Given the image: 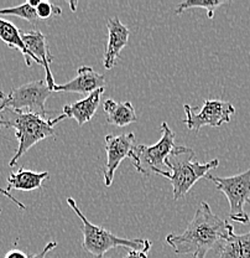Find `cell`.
Masks as SVG:
<instances>
[{"instance_id":"cell-4","label":"cell","mask_w":250,"mask_h":258,"mask_svg":"<svg viewBox=\"0 0 250 258\" xmlns=\"http://www.w3.org/2000/svg\"><path fill=\"white\" fill-rule=\"evenodd\" d=\"M67 203L71 209L76 212L77 216L82 221V232H83V243L82 247L86 252L92 254L96 258H103L106 252L110 251L117 247H125V248L133 249V251H140V249L151 248V241L146 238H122L113 235L108 230L101 226L93 225L87 217L80 211L76 201L72 198L67 199Z\"/></svg>"},{"instance_id":"cell-16","label":"cell","mask_w":250,"mask_h":258,"mask_svg":"<svg viewBox=\"0 0 250 258\" xmlns=\"http://www.w3.org/2000/svg\"><path fill=\"white\" fill-rule=\"evenodd\" d=\"M219 248V258H250V231L236 235L233 228Z\"/></svg>"},{"instance_id":"cell-17","label":"cell","mask_w":250,"mask_h":258,"mask_svg":"<svg viewBox=\"0 0 250 258\" xmlns=\"http://www.w3.org/2000/svg\"><path fill=\"white\" fill-rule=\"evenodd\" d=\"M0 40L3 42L8 45L10 48H16V50L20 51L24 55L25 58V62L28 66H31L32 61H35L37 64L39 61L35 58V56L32 55L30 51L28 50V47L25 46L23 41V37H21V31L10 21L4 20V19H0Z\"/></svg>"},{"instance_id":"cell-21","label":"cell","mask_w":250,"mask_h":258,"mask_svg":"<svg viewBox=\"0 0 250 258\" xmlns=\"http://www.w3.org/2000/svg\"><path fill=\"white\" fill-rule=\"evenodd\" d=\"M57 247V242L51 241L45 246V248H42V251H40L36 254H29V258H46L48 252H51L52 249H55Z\"/></svg>"},{"instance_id":"cell-23","label":"cell","mask_w":250,"mask_h":258,"mask_svg":"<svg viewBox=\"0 0 250 258\" xmlns=\"http://www.w3.org/2000/svg\"><path fill=\"white\" fill-rule=\"evenodd\" d=\"M0 194H2V195H4V196H7V198L9 199L10 201H13V203H14L15 205L18 206V208H20L21 210H26V206L24 205L23 203H20V201H19V200H16V199L12 195V194L7 191V189H2V187H0Z\"/></svg>"},{"instance_id":"cell-3","label":"cell","mask_w":250,"mask_h":258,"mask_svg":"<svg viewBox=\"0 0 250 258\" xmlns=\"http://www.w3.org/2000/svg\"><path fill=\"white\" fill-rule=\"evenodd\" d=\"M168 170H158L155 174L170 180L174 190V200L186 198L193 185L200 179H206L209 171L218 168L219 160L213 159L201 164L196 159L195 149L190 147H175L165 163Z\"/></svg>"},{"instance_id":"cell-5","label":"cell","mask_w":250,"mask_h":258,"mask_svg":"<svg viewBox=\"0 0 250 258\" xmlns=\"http://www.w3.org/2000/svg\"><path fill=\"white\" fill-rule=\"evenodd\" d=\"M161 132H162V136L156 144H139L131 150L129 159L131 160L138 173L150 175L151 173L155 174L158 170H163L166 166V159L176 147L175 133L166 122L161 123Z\"/></svg>"},{"instance_id":"cell-6","label":"cell","mask_w":250,"mask_h":258,"mask_svg":"<svg viewBox=\"0 0 250 258\" xmlns=\"http://www.w3.org/2000/svg\"><path fill=\"white\" fill-rule=\"evenodd\" d=\"M207 180L216 185V189L223 192L229 203V219L238 224H248L249 215L244 211L245 204L250 203V168L236 175L220 177L208 174Z\"/></svg>"},{"instance_id":"cell-9","label":"cell","mask_w":250,"mask_h":258,"mask_svg":"<svg viewBox=\"0 0 250 258\" xmlns=\"http://www.w3.org/2000/svg\"><path fill=\"white\" fill-rule=\"evenodd\" d=\"M106 152L107 161L103 168L104 185L110 186L114 180L117 169L125 158H129L131 150L134 149L135 136L134 133H123L119 136L108 134L106 136Z\"/></svg>"},{"instance_id":"cell-8","label":"cell","mask_w":250,"mask_h":258,"mask_svg":"<svg viewBox=\"0 0 250 258\" xmlns=\"http://www.w3.org/2000/svg\"><path fill=\"white\" fill-rule=\"evenodd\" d=\"M52 91L48 88L46 81H31L20 87L14 88L8 95V108L14 111L37 113L46 117V101Z\"/></svg>"},{"instance_id":"cell-1","label":"cell","mask_w":250,"mask_h":258,"mask_svg":"<svg viewBox=\"0 0 250 258\" xmlns=\"http://www.w3.org/2000/svg\"><path fill=\"white\" fill-rule=\"evenodd\" d=\"M233 226L212 211L208 203L202 201L192 221L184 233H170L166 243L177 254H192V258H206L207 253L228 237Z\"/></svg>"},{"instance_id":"cell-19","label":"cell","mask_w":250,"mask_h":258,"mask_svg":"<svg viewBox=\"0 0 250 258\" xmlns=\"http://www.w3.org/2000/svg\"><path fill=\"white\" fill-rule=\"evenodd\" d=\"M0 15H13L18 16V18L28 20L29 23L35 24L39 18H37L36 9L30 4V2L24 3V4L18 5V7L13 8H5V9H0Z\"/></svg>"},{"instance_id":"cell-12","label":"cell","mask_w":250,"mask_h":258,"mask_svg":"<svg viewBox=\"0 0 250 258\" xmlns=\"http://www.w3.org/2000/svg\"><path fill=\"white\" fill-rule=\"evenodd\" d=\"M21 37H23V41L25 46L28 47V50L35 56V58L39 61V63L44 66L45 71H46V79H45V81H46L48 88L52 91L53 87L56 86L55 79H53V75L51 72L50 67L51 62L53 61V56L51 53L50 48H48L46 36L39 29H35V30L29 32H21Z\"/></svg>"},{"instance_id":"cell-25","label":"cell","mask_w":250,"mask_h":258,"mask_svg":"<svg viewBox=\"0 0 250 258\" xmlns=\"http://www.w3.org/2000/svg\"><path fill=\"white\" fill-rule=\"evenodd\" d=\"M0 212H2V209H0Z\"/></svg>"},{"instance_id":"cell-24","label":"cell","mask_w":250,"mask_h":258,"mask_svg":"<svg viewBox=\"0 0 250 258\" xmlns=\"http://www.w3.org/2000/svg\"><path fill=\"white\" fill-rule=\"evenodd\" d=\"M8 108V95L0 91V117H2L3 112Z\"/></svg>"},{"instance_id":"cell-20","label":"cell","mask_w":250,"mask_h":258,"mask_svg":"<svg viewBox=\"0 0 250 258\" xmlns=\"http://www.w3.org/2000/svg\"><path fill=\"white\" fill-rule=\"evenodd\" d=\"M36 14L39 20H47L48 18H51L53 15H61L62 14V10L56 4H52L50 2H41L40 0V3L36 7Z\"/></svg>"},{"instance_id":"cell-14","label":"cell","mask_w":250,"mask_h":258,"mask_svg":"<svg viewBox=\"0 0 250 258\" xmlns=\"http://www.w3.org/2000/svg\"><path fill=\"white\" fill-rule=\"evenodd\" d=\"M50 174L47 171L36 173V171L28 170L25 168H20L18 171H12L8 176L7 191L10 190H20V191H32L40 189L42 182L48 179Z\"/></svg>"},{"instance_id":"cell-2","label":"cell","mask_w":250,"mask_h":258,"mask_svg":"<svg viewBox=\"0 0 250 258\" xmlns=\"http://www.w3.org/2000/svg\"><path fill=\"white\" fill-rule=\"evenodd\" d=\"M64 118L66 117L61 114L56 119H50V118L40 115L37 113L14 111L10 108L5 109L0 117V127L14 129L15 137L19 141L16 153L9 163L10 168L15 166L19 159L35 144L48 137L56 138L57 133L55 132V125L63 120Z\"/></svg>"},{"instance_id":"cell-13","label":"cell","mask_w":250,"mask_h":258,"mask_svg":"<svg viewBox=\"0 0 250 258\" xmlns=\"http://www.w3.org/2000/svg\"><path fill=\"white\" fill-rule=\"evenodd\" d=\"M104 93V88L94 91L90 96L80 99L78 102H74L72 104L63 106L62 114L66 118H72L78 123L79 127H82L85 123H88L96 114L98 109L99 103H101V97Z\"/></svg>"},{"instance_id":"cell-22","label":"cell","mask_w":250,"mask_h":258,"mask_svg":"<svg viewBox=\"0 0 250 258\" xmlns=\"http://www.w3.org/2000/svg\"><path fill=\"white\" fill-rule=\"evenodd\" d=\"M150 249L145 248V249H140V251H133L130 249L129 253L126 254L124 258H147V253H149Z\"/></svg>"},{"instance_id":"cell-7","label":"cell","mask_w":250,"mask_h":258,"mask_svg":"<svg viewBox=\"0 0 250 258\" xmlns=\"http://www.w3.org/2000/svg\"><path fill=\"white\" fill-rule=\"evenodd\" d=\"M186 119L184 123L191 131L198 132L204 125L212 128H219L224 123H229L235 108L230 102L217 101V99H204L200 112L193 111L190 104H184Z\"/></svg>"},{"instance_id":"cell-11","label":"cell","mask_w":250,"mask_h":258,"mask_svg":"<svg viewBox=\"0 0 250 258\" xmlns=\"http://www.w3.org/2000/svg\"><path fill=\"white\" fill-rule=\"evenodd\" d=\"M107 28H108V44L104 52L103 64L106 70H112L120 58L122 50L128 44L130 32L124 24H122L118 16L108 19Z\"/></svg>"},{"instance_id":"cell-18","label":"cell","mask_w":250,"mask_h":258,"mask_svg":"<svg viewBox=\"0 0 250 258\" xmlns=\"http://www.w3.org/2000/svg\"><path fill=\"white\" fill-rule=\"evenodd\" d=\"M225 0H185V2L180 3L177 5L175 14L180 15L182 13L187 12V10L195 9V8H202V9L207 10V16L208 19L214 18V10L217 8L222 7L225 4Z\"/></svg>"},{"instance_id":"cell-15","label":"cell","mask_w":250,"mask_h":258,"mask_svg":"<svg viewBox=\"0 0 250 258\" xmlns=\"http://www.w3.org/2000/svg\"><path fill=\"white\" fill-rule=\"evenodd\" d=\"M104 113L107 114L109 124L117 127H125L138 120L135 109L130 102H117L109 98L104 102Z\"/></svg>"},{"instance_id":"cell-10","label":"cell","mask_w":250,"mask_h":258,"mask_svg":"<svg viewBox=\"0 0 250 258\" xmlns=\"http://www.w3.org/2000/svg\"><path fill=\"white\" fill-rule=\"evenodd\" d=\"M104 85H106V77L103 75L94 71L91 66H80L77 70V76L73 80L63 85H56L52 92H71L90 96L94 91L104 88Z\"/></svg>"}]
</instances>
